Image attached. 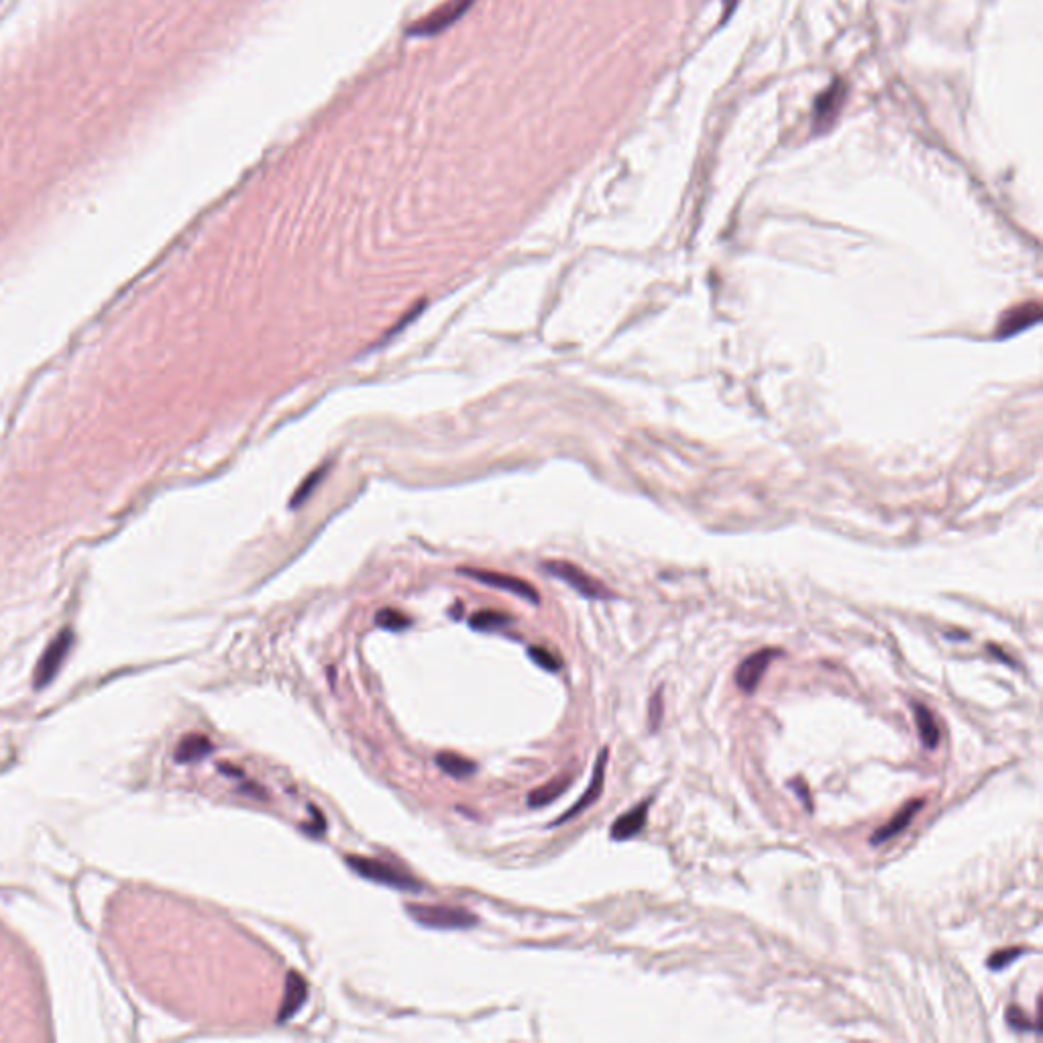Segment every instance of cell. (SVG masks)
Returning <instances> with one entry per match:
<instances>
[{
	"mask_svg": "<svg viewBox=\"0 0 1043 1043\" xmlns=\"http://www.w3.org/2000/svg\"><path fill=\"white\" fill-rule=\"evenodd\" d=\"M347 866L351 870H355L359 876L367 878V881H371V883L390 887V889H396V891H404V893H420L422 891V885H420L418 878H414L404 868H396V866H392L388 862H381V860H375V858H365V856H347Z\"/></svg>",
	"mask_w": 1043,
	"mask_h": 1043,
	"instance_id": "1",
	"label": "cell"
},
{
	"mask_svg": "<svg viewBox=\"0 0 1043 1043\" xmlns=\"http://www.w3.org/2000/svg\"><path fill=\"white\" fill-rule=\"evenodd\" d=\"M406 913L420 925L430 929H469L479 923V919L461 907L451 905H420L408 903Z\"/></svg>",
	"mask_w": 1043,
	"mask_h": 1043,
	"instance_id": "2",
	"label": "cell"
},
{
	"mask_svg": "<svg viewBox=\"0 0 1043 1043\" xmlns=\"http://www.w3.org/2000/svg\"><path fill=\"white\" fill-rule=\"evenodd\" d=\"M544 569L551 575H555L557 579L565 581L567 585H571L583 597H589V599H608V597H612V593L606 587H603L599 581H595L591 575H587L583 569H579V567H575L571 563L548 561V563H544Z\"/></svg>",
	"mask_w": 1043,
	"mask_h": 1043,
	"instance_id": "3",
	"label": "cell"
},
{
	"mask_svg": "<svg viewBox=\"0 0 1043 1043\" xmlns=\"http://www.w3.org/2000/svg\"><path fill=\"white\" fill-rule=\"evenodd\" d=\"M473 5V0H449L436 11L428 13L418 25L410 29V35H438L447 27L455 25Z\"/></svg>",
	"mask_w": 1043,
	"mask_h": 1043,
	"instance_id": "4",
	"label": "cell"
},
{
	"mask_svg": "<svg viewBox=\"0 0 1043 1043\" xmlns=\"http://www.w3.org/2000/svg\"><path fill=\"white\" fill-rule=\"evenodd\" d=\"M783 652L779 648H762L750 656H746L736 671V685L744 693H754L760 685L766 669L771 667L775 658H779Z\"/></svg>",
	"mask_w": 1043,
	"mask_h": 1043,
	"instance_id": "5",
	"label": "cell"
},
{
	"mask_svg": "<svg viewBox=\"0 0 1043 1043\" xmlns=\"http://www.w3.org/2000/svg\"><path fill=\"white\" fill-rule=\"evenodd\" d=\"M463 575L483 583V585H489L493 589H502V591H508V593H514L530 603H538V591L526 583L524 579L520 577H514V575H506V573H498V571H479V569H463L461 571Z\"/></svg>",
	"mask_w": 1043,
	"mask_h": 1043,
	"instance_id": "6",
	"label": "cell"
},
{
	"mask_svg": "<svg viewBox=\"0 0 1043 1043\" xmlns=\"http://www.w3.org/2000/svg\"><path fill=\"white\" fill-rule=\"evenodd\" d=\"M606 764H608V748H603L595 760V768H593V777H591V783L587 787V791L581 795V799L565 813L561 815L553 826H561V823L569 821V819H575L577 815H581L585 809H589L601 795L603 791V781H606Z\"/></svg>",
	"mask_w": 1043,
	"mask_h": 1043,
	"instance_id": "7",
	"label": "cell"
},
{
	"mask_svg": "<svg viewBox=\"0 0 1043 1043\" xmlns=\"http://www.w3.org/2000/svg\"><path fill=\"white\" fill-rule=\"evenodd\" d=\"M923 805H925L923 799L907 801V803H905V805H903V807H901V809H899V811H897V813H895V815L885 823V826H881V828H878V830L872 834L870 844H872V846L885 844V842H889L891 838H895V836H899L901 832H905V830L911 826V821L915 819V815L923 809Z\"/></svg>",
	"mask_w": 1043,
	"mask_h": 1043,
	"instance_id": "8",
	"label": "cell"
},
{
	"mask_svg": "<svg viewBox=\"0 0 1043 1043\" xmlns=\"http://www.w3.org/2000/svg\"><path fill=\"white\" fill-rule=\"evenodd\" d=\"M844 96H846V86L838 80L817 98L815 111H813V127L817 131H823L834 123L836 115L840 113V108L844 104Z\"/></svg>",
	"mask_w": 1043,
	"mask_h": 1043,
	"instance_id": "9",
	"label": "cell"
},
{
	"mask_svg": "<svg viewBox=\"0 0 1043 1043\" xmlns=\"http://www.w3.org/2000/svg\"><path fill=\"white\" fill-rule=\"evenodd\" d=\"M308 1001V982L302 974H298L296 970H290L288 972V978H286V993H284V1001L280 1005V1013H278V1021L284 1023V1021H290Z\"/></svg>",
	"mask_w": 1043,
	"mask_h": 1043,
	"instance_id": "10",
	"label": "cell"
},
{
	"mask_svg": "<svg viewBox=\"0 0 1043 1043\" xmlns=\"http://www.w3.org/2000/svg\"><path fill=\"white\" fill-rule=\"evenodd\" d=\"M650 803H652V801L646 799V801H642L640 805L632 807V809H630L628 813H624L622 817H618V819L614 821L612 830H610V836H612L614 840H620V842L638 836V834L644 830V826H646L648 807H650Z\"/></svg>",
	"mask_w": 1043,
	"mask_h": 1043,
	"instance_id": "11",
	"label": "cell"
},
{
	"mask_svg": "<svg viewBox=\"0 0 1043 1043\" xmlns=\"http://www.w3.org/2000/svg\"><path fill=\"white\" fill-rule=\"evenodd\" d=\"M70 642H72V634L70 632H64L56 642L51 644V648L47 650V654L43 656V661L39 663V671H37V687H43L49 679H53V675H56V671L60 669L64 656L68 654V648H70Z\"/></svg>",
	"mask_w": 1043,
	"mask_h": 1043,
	"instance_id": "12",
	"label": "cell"
},
{
	"mask_svg": "<svg viewBox=\"0 0 1043 1043\" xmlns=\"http://www.w3.org/2000/svg\"><path fill=\"white\" fill-rule=\"evenodd\" d=\"M911 709H913V716H915V726H917V732H919V740L921 744L927 748V750H933L940 746V726L936 722V718H933V713L929 711V707H925L923 703H911Z\"/></svg>",
	"mask_w": 1043,
	"mask_h": 1043,
	"instance_id": "13",
	"label": "cell"
},
{
	"mask_svg": "<svg viewBox=\"0 0 1043 1043\" xmlns=\"http://www.w3.org/2000/svg\"><path fill=\"white\" fill-rule=\"evenodd\" d=\"M571 783H573V775L571 773H565V775H559V777L551 779L548 783H544L542 787H538V789L528 793V805L530 807H544V805L555 803L563 793H567Z\"/></svg>",
	"mask_w": 1043,
	"mask_h": 1043,
	"instance_id": "14",
	"label": "cell"
},
{
	"mask_svg": "<svg viewBox=\"0 0 1043 1043\" xmlns=\"http://www.w3.org/2000/svg\"><path fill=\"white\" fill-rule=\"evenodd\" d=\"M1041 316V308L1039 304L1035 302H1029V304H1023L1019 308H1015L1013 312H1009L1001 324V331L999 335L1001 337H1011L1019 331H1023V328H1029L1031 324H1035Z\"/></svg>",
	"mask_w": 1043,
	"mask_h": 1043,
	"instance_id": "15",
	"label": "cell"
},
{
	"mask_svg": "<svg viewBox=\"0 0 1043 1043\" xmlns=\"http://www.w3.org/2000/svg\"><path fill=\"white\" fill-rule=\"evenodd\" d=\"M434 760H436V766L453 779H467L477 773V764L473 760H469L461 754H455V752H441V754H436Z\"/></svg>",
	"mask_w": 1043,
	"mask_h": 1043,
	"instance_id": "16",
	"label": "cell"
},
{
	"mask_svg": "<svg viewBox=\"0 0 1043 1043\" xmlns=\"http://www.w3.org/2000/svg\"><path fill=\"white\" fill-rule=\"evenodd\" d=\"M210 752H212V744H210L208 738H204V736H188L178 746L176 758L180 762H198L204 756H208Z\"/></svg>",
	"mask_w": 1043,
	"mask_h": 1043,
	"instance_id": "17",
	"label": "cell"
},
{
	"mask_svg": "<svg viewBox=\"0 0 1043 1043\" xmlns=\"http://www.w3.org/2000/svg\"><path fill=\"white\" fill-rule=\"evenodd\" d=\"M469 624H471L473 630L493 632V630H502L508 624H512V618L508 614H502V612H496V610H483V612H477L469 620Z\"/></svg>",
	"mask_w": 1043,
	"mask_h": 1043,
	"instance_id": "18",
	"label": "cell"
},
{
	"mask_svg": "<svg viewBox=\"0 0 1043 1043\" xmlns=\"http://www.w3.org/2000/svg\"><path fill=\"white\" fill-rule=\"evenodd\" d=\"M528 656L532 658V661L544 669V671H551V673H559L561 667H563V661L559 656H555L553 652H548L546 648H540V646H532L528 650Z\"/></svg>",
	"mask_w": 1043,
	"mask_h": 1043,
	"instance_id": "19",
	"label": "cell"
},
{
	"mask_svg": "<svg viewBox=\"0 0 1043 1043\" xmlns=\"http://www.w3.org/2000/svg\"><path fill=\"white\" fill-rule=\"evenodd\" d=\"M375 624L381 626V628H386V630L398 632V630H406L412 622H410L408 616H404V614H400V612L388 608V610L377 612V616H375Z\"/></svg>",
	"mask_w": 1043,
	"mask_h": 1043,
	"instance_id": "20",
	"label": "cell"
},
{
	"mask_svg": "<svg viewBox=\"0 0 1043 1043\" xmlns=\"http://www.w3.org/2000/svg\"><path fill=\"white\" fill-rule=\"evenodd\" d=\"M1025 950L1023 948H1005V950H999L995 952L993 956H988L986 960V966L991 970H1003L1007 968L1009 964H1013L1019 956H1023Z\"/></svg>",
	"mask_w": 1043,
	"mask_h": 1043,
	"instance_id": "21",
	"label": "cell"
},
{
	"mask_svg": "<svg viewBox=\"0 0 1043 1043\" xmlns=\"http://www.w3.org/2000/svg\"><path fill=\"white\" fill-rule=\"evenodd\" d=\"M1005 1019H1007V1023H1009L1013 1029H1017V1031H1037L1035 1023H1033V1021H1031V1019H1029V1017H1027L1019 1007H1015V1005H1013V1007H1007V1015H1005Z\"/></svg>",
	"mask_w": 1043,
	"mask_h": 1043,
	"instance_id": "22",
	"label": "cell"
},
{
	"mask_svg": "<svg viewBox=\"0 0 1043 1043\" xmlns=\"http://www.w3.org/2000/svg\"><path fill=\"white\" fill-rule=\"evenodd\" d=\"M324 473H326V469L316 471V473H312V475L302 483V487L294 493V502H292V506H298V504H302V502L308 500V496L312 493V489L316 487V483H320V479L324 477Z\"/></svg>",
	"mask_w": 1043,
	"mask_h": 1043,
	"instance_id": "23",
	"label": "cell"
},
{
	"mask_svg": "<svg viewBox=\"0 0 1043 1043\" xmlns=\"http://www.w3.org/2000/svg\"><path fill=\"white\" fill-rule=\"evenodd\" d=\"M661 713H663V703H661V691H658L650 699V728L652 730H656L658 722H661Z\"/></svg>",
	"mask_w": 1043,
	"mask_h": 1043,
	"instance_id": "24",
	"label": "cell"
},
{
	"mask_svg": "<svg viewBox=\"0 0 1043 1043\" xmlns=\"http://www.w3.org/2000/svg\"><path fill=\"white\" fill-rule=\"evenodd\" d=\"M791 789L797 793V797H801V801L805 803V809L811 811V809H813V805H811V795H809L805 783H803V781H793V783H791Z\"/></svg>",
	"mask_w": 1043,
	"mask_h": 1043,
	"instance_id": "25",
	"label": "cell"
},
{
	"mask_svg": "<svg viewBox=\"0 0 1043 1043\" xmlns=\"http://www.w3.org/2000/svg\"><path fill=\"white\" fill-rule=\"evenodd\" d=\"M988 650H991V652H993V656L1001 658V661H1003L1005 665H1015V663H1013V658H1011V656H1005L1001 648H997V646H993V644H988Z\"/></svg>",
	"mask_w": 1043,
	"mask_h": 1043,
	"instance_id": "26",
	"label": "cell"
}]
</instances>
